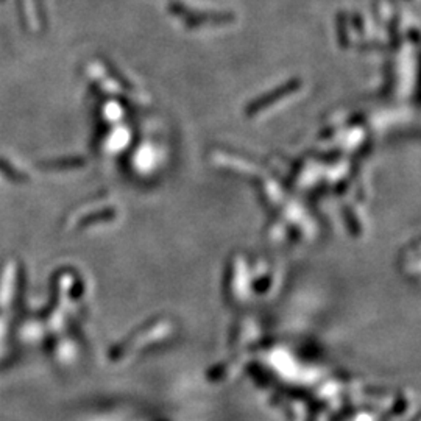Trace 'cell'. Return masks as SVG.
<instances>
[{
  "mask_svg": "<svg viewBox=\"0 0 421 421\" xmlns=\"http://www.w3.org/2000/svg\"><path fill=\"white\" fill-rule=\"evenodd\" d=\"M298 88H300V81H296V80H294L292 83L284 84V86L278 88L277 91H275L273 94L270 92V94L264 95L262 99L256 100V102H253V103L248 106V110H246L245 112H246V114H248V116H253V114H256V112L264 111L266 108H268V106H270V105L279 102V100H283L288 94L295 92Z\"/></svg>",
  "mask_w": 421,
  "mask_h": 421,
  "instance_id": "cell-1",
  "label": "cell"
}]
</instances>
